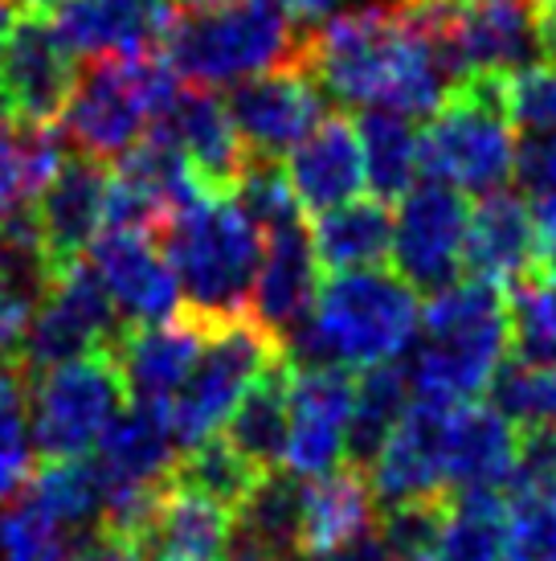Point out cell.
Instances as JSON below:
<instances>
[{
    "mask_svg": "<svg viewBox=\"0 0 556 561\" xmlns=\"http://www.w3.org/2000/svg\"><path fill=\"white\" fill-rule=\"evenodd\" d=\"M303 66L320 91L352 111L433 115L454 91L438 49L409 25L402 0H372L308 33Z\"/></svg>",
    "mask_w": 556,
    "mask_h": 561,
    "instance_id": "obj_1",
    "label": "cell"
},
{
    "mask_svg": "<svg viewBox=\"0 0 556 561\" xmlns=\"http://www.w3.org/2000/svg\"><path fill=\"white\" fill-rule=\"evenodd\" d=\"M417 332L421 304L397 271L332 275L311 320L287 341V360L294 369H377L402 357Z\"/></svg>",
    "mask_w": 556,
    "mask_h": 561,
    "instance_id": "obj_2",
    "label": "cell"
},
{
    "mask_svg": "<svg viewBox=\"0 0 556 561\" xmlns=\"http://www.w3.org/2000/svg\"><path fill=\"white\" fill-rule=\"evenodd\" d=\"M511 353V316L503 287L459 279L421 304V344L405 365L417 402L463 405L491 390Z\"/></svg>",
    "mask_w": 556,
    "mask_h": 561,
    "instance_id": "obj_3",
    "label": "cell"
},
{
    "mask_svg": "<svg viewBox=\"0 0 556 561\" xmlns=\"http://www.w3.org/2000/svg\"><path fill=\"white\" fill-rule=\"evenodd\" d=\"M160 250L176 271L185 312L209 324L250 316L266 234L233 197H205L172 214L160 234Z\"/></svg>",
    "mask_w": 556,
    "mask_h": 561,
    "instance_id": "obj_4",
    "label": "cell"
},
{
    "mask_svg": "<svg viewBox=\"0 0 556 561\" xmlns=\"http://www.w3.org/2000/svg\"><path fill=\"white\" fill-rule=\"evenodd\" d=\"M308 33L294 30L278 0H233L221 9H185L172 16L160 54L172 75L193 87H238L246 79L303 62Z\"/></svg>",
    "mask_w": 556,
    "mask_h": 561,
    "instance_id": "obj_5",
    "label": "cell"
},
{
    "mask_svg": "<svg viewBox=\"0 0 556 561\" xmlns=\"http://www.w3.org/2000/svg\"><path fill=\"white\" fill-rule=\"evenodd\" d=\"M176 91L181 79L160 49L91 58L78 70L70 107L62 115L66 140L94 160L127 157L139 140H148Z\"/></svg>",
    "mask_w": 556,
    "mask_h": 561,
    "instance_id": "obj_6",
    "label": "cell"
},
{
    "mask_svg": "<svg viewBox=\"0 0 556 561\" xmlns=\"http://www.w3.org/2000/svg\"><path fill=\"white\" fill-rule=\"evenodd\" d=\"M503 82L475 75L454 87L421 131V169L430 181L459 193L491 197L516 176V127L508 119Z\"/></svg>",
    "mask_w": 556,
    "mask_h": 561,
    "instance_id": "obj_7",
    "label": "cell"
},
{
    "mask_svg": "<svg viewBox=\"0 0 556 561\" xmlns=\"http://www.w3.org/2000/svg\"><path fill=\"white\" fill-rule=\"evenodd\" d=\"M127 405L131 390L115 348L58 365L33 377V447L46 463L86 459Z\"/></svg>",
    "mask_w": 556,
    "mask_h": 561,
    "instance_id": "obj_8",
    "label": "cell"
},
{
    "mask_svg": "<svg viewBox=\"0 0 556 561\" xmlns=\"http://www.w3.org/2000/svg\"><path fill=\"white\" fill-rule=\"evenodd\" d=\"M282 357H287V348L254 316H238V320L209 328L197 369L169 405L172 435L181 443V451L221 435V426L233 419V410L242 405L250 386L266 369H275Z\"/></svg>",
    "mask_w": 556,
    "mask_h": 561,
    "instance_id": "obj_9",
    "label": "cell"
},
{
    "mask_svg": "<svg viewBox=\"0 0 556 561\" xmlns=\"http://www.w3.org/2000/svg\"><path fill=\"white\" fill-rule=\"evenodd\" d=\"M127 336V324L119 320L103 279L91 263H70L49 287L46 304L37 308L16 365L30 377H42L58 365H70L78 357H91L99 348H119Z\"/></svg>",
    "mask_w": 556,
    "mask_h": 561,
    "instance_id": "obj_10",
    "label": "cell"
},
{
    "mask_svg": "<svg viewBox=\"0 0 556 561\" xmlns=\"http://www.w3.org/2000/svg\"><path fill=\"white\" fill-rule=\"evenodd\" d=\"M230 107L233 131L250 160H282L308 140L327 115V94L308 75V66H282L246 79L221 94Z\"/></svg>",
    "mask_w": 556,
    "mask_h": 561,
    "instance_id": "obj_11",
    "label": "cell"
},
{
    "mask_svg": "<svg viewBox=\"0 0 556 561\" xmlns=\"http://www.w3.org/2000/svg\"><path fill=\"white\" fill-rule=\"evenodd\" d=\"M466 226L471 202L459 188L426 181L397 209L393 221V266L426 299L447 291L466 271Z\"/></svg>",
    "mask_w": 556,
    "mask_h": 561,
    "instance_id": "obj_12",
    "label": "cell"
},
{
    "mask_svg": "<svg viewBox=\"0 0 556 561\" xmlns=\"http://www.w3.org/2000/svg\"><path fill=\"white\" fill-rule=\"evenodd\" d=\"M78 58L49 21L21 16L0 62V115L25 127H58L78 82Z\"/></svg>",
    "mask_w": 556,
    "mask_h": 561,
    "instance_id": "obj_13",
    "label": "cell"
},
{
    "mask_svg": "<svg viewBox=\"0 0 556 561\" xmlns=\"http://www.w3.org/2000/svg\"><path fill=\"white\" fill-rule=\"evenodd\" d=\"M86 263L103 279L111 304L127 328H152L185 312L176 271L152 234L103 230L86 250Z\"/></svg>",
    "mask_w": 556,
    "mask_h": 561,
    "instance_id": "obj_14",
    "label": "cell"
},
{
    "mask_svg": "<svg viewBox=\"0 0 556 561\" xmlns=\"http://www.w3.org/2000/svg\"><path fill=\"white\" fill-rule=\"evenodd\" d=\"M152 131L185 157L209 197H233L250 157L233 131L230 107L221 94L209 87H181L169 107L160 111Z\"/></svg>",
    "mask_w": 556,
    "mask_h": 561,
    "instance_id": "obj_15",
    "label": "cell"
},
{
    "mask_svg": "<svg viewBox=\"0 0 556 561\" xmlns=\"http://www.w3.org/2000/svg\"><path fill=\"white\" fill-rule=\"evenodd\" d=\"M356 402L352 369H294L291 381V438L282 468L299 480H324L344 463L348 419Z\"/></svg>",
    "mask_w": 556,
    "mask_h": 561,
    "instance_id": "obj_16",
    "label": "cell"
},
{
    "mask_svg": "<svg viewBox=\"0 0 556 561\" xmlns=\"http://www.w3.org/2000/svg\"><path fill=\"white\" fill-rule=\"evenodd\" d=\"M447 410L450 405L417 402L405 410L397 431L389 435L381 447L377 463L369 468V488L377 508H405V504H421V500L450 496L447 492Z\"/></svg>",
    "mask_w": 556,
    "mask_h": 561,
    "instance_id": "obj_17",
    "label": "cell"
},
{
    "mask_svg": "<svg viewBox=\"0 0 556 561\" xmlns=\"http://www.w3.org/2000/svg\"><path fill=\"white\" fill-rule=\"evenodd\" d=\"M107 197H111V169L107 160L82 157L70 152L66 164L49 185L37 193V205L30 214L37 221V234L46 242L49 259L58 271H66L70 263H78L91 242L103 234L107 221Z\"/></svg>",
    "mask_w": 556,
    "mask_h": 561,
    "instance_id": "obj_18",
    "label": "cell"
},
{
    "mask_svg": "<svg viewBox=\"0 0 556 561\" xmlns=\"http://www.w3.org/2000/svg\"><path fill=\"white\" fill-rule=\"evenodd\" d=\"M320 259L311 247V230L303 221L294 226H278L266 230V254L254 279V296H250V316L275 336L282 348L299 328L308 324L320 299Z\"/></svg>",
    "mask_w": 556,
    "mask_h": 561,
    "instance_id": "obj_19",
    "label": "cell"
},
{
    "mask_svg": "<svg viewBox=\"0 0 556 561\" xmlns=\"http://www.w3.org/2000/svg\"><path fill=\"white\" fill-rule=\"evenodd\" d=\"M454 37L471 79H511L544 62L536 37V0H454Z\"/></svg>",
    "mask_w": 556,
    "mask_h": 561,
    "instance_id": "obj_20",
    "label": "cell"
},
{
    "mask_svg": "<svg viewBox=\"0 0 556 561\" xmlns=\"http://www.w3.org/2000/svg\"><path fill=\"white\" fill-rule=\"evenodd\" d=\"M209 320L193 312H181L152 328H127L115 357L124 365L131 402L148 405H172V398L185 390L197 360L209 341Z\"/></svg>",
    "mask_w": 556,
    "mask_h": 561,
    "instance_id": "obj_21",
    "label": "cell"
},
{
    "mask_svg": "<svg viewBox=\"0 0 556 561\" xmlns=\"http://www.w3.org/2000/svg\"><path fill=\"white\" fill-rule=\"evenodd\" d=\"M282 169H287L294 202L311 209L315 218H324L332 209L356 202V193L369 185L360 131L340 111H332L324 124L282 160Z\"/></svg>",
    "mask_w": 556,
    "mask_h": 561,
    "instance_id": "obj_22",
    "label": "cell"
},
{
    "mask_svg": "<svg viewBox=\"0 0 556 561\" xmlns=\"http://www.w3.org/2000/svg\"><path fill=\"white\" fill-rule=\"evenodd\" d=\"M447 488L454 492H499L516 471L520 426L491 402H463L447 410Z\"/></svg>",
    "mask_w": 556,
    "mask_h": 561,
    "instance_id": "obj_23",
    "label": "cell"
},
{
    "mask_svg": "<svg viewBox=\"0 0 556 561\" xmlns=\"http://www.w3.org/2000/svg\"><path fill=\"white\" fill-rule=\"evenodd\" d=\"M466 271L471 279L516 287L536 275V218L520 193H491L471 205L466 226Z\"/></svg>",
    "mask_w": 556,
    "mask_h": 561,
    "instance_id": "obj_24",
    "label": "cell"
},
{
    "mask_svg": "<svg viewBox=\"0 0 556 561\" xmlns=\"http://www.w3.org/2000/svg\"><path fill=\"white\" fill-rule=\"evenodd\" d=\"M233 537V513L221 504L164 483L131 546L143 561H225Z\"/></svg>",
    "mask_w": 556,
    "mask_h": 561,
    "instance_id": "obj_25",
    "label": "cell"
},
{
    "mask_svg": "<svg viewBox=\"0 0 556 561\" xmlns=\"http://www.w3.org/2000/svg\"><path fill=\"white\" fill-rule=\"evenodd\" d=\"M393 221L397 214L377 197L332 209L311 226V247L327 275H356V271H381L393 259Z\"/></svg>",
    "mask_w": 556,
    "mask_h": 561,
    "instance_id": "obj_26",
    "label": "cell"
},
{
    "mask_svg": "<svg viewBox=\"0 0 556 561\" xmlns=\"http://www.w3.org/2000/svg\"><path fill=\"white\" fill-rule=\"evenodd\" d=\"M372 504L377 500L364 471L340 468L311 480L303 492V558L320 561L364 537L372 529Z\"/></svg>",
    "mask_w": 556,
    "mask_h": 561,
    "instance_id": "obj_27",
    "label": "cell"
},
{
    "mask_svg": "<svg viewBox=\"0 0 556 561\" xmlns=\"http://www.w3.org/2000/svg\"><path fill=\"white\" fill-rule=\"evenodd\" d=\"M291 381H294V365L282 357L275 369H266L250 386L242 405L225 422V438L263 476L282 471V459H287V438H291Z\"/></svg>",
    "mask_w": 556,
    "mask_h": 561,
    "instance_id": "obj_28",
    "label": "cell"
},
{
    "mask_svg": "<svg viewBox=\"0 0 556 561\" xmlns=\"http://www.w3.org/2000/svg\"><path fill=\"white\" fill-rule=\"evenodd\" d=\"M409 405H414V381H409V369L402 360H389V365L364 369L356 377V402L352 419H348L344 463L356 471H369Z\"/></svg>",
    "mask_w": 556,
    "mask_h": 561,
    "instance_id": "obj_29",
    "label": "cell"
},
{
    "mask_svg": "<svg viewBox=\"0 0 556 561\" xmlns=\"http://www.w3.org/2000/svg\"><path fill=\"white\" fill-rule=\"evenodd\" d=\"M70 157L62 124L58 127H25L0 115V221L25 214L30 197L49 185V176Z\"/></svg>",
    "mask_w": 556,
    "mask_h": 561,
    "instance_id": "obj_30",
    "label": "cell"
},
{
    "mask_svg": "<svg viewBox=\"0 0 556 561\" xmlns=\"http://www.w3.org/2000/svg\"><path fill=\"white\" fill-rule=\"evenodd\" d=\"M360 148H364V176L377 202H405L417 188L421 169V131L414 119L393 111H360L356 119Z\"/></svg>",
    "mask_w": 556,
    "mask_h": 561,
    "instance_id": "obj_31",
    "label": "cell"
},
{
    "mask_svg": "<svg viewBox=\"0 0 556 561\" xmlns=\"http://www.w3.org/2000/svg\"><path fill=\"white\" fill-rule=\"evenodd\" d=\"M169 483L213 500L225 513H238L254 496V488L263 483V471L254 468L225 435H213L176 455V468H172Z\"/></svg>",
    "mask_w": 556,
    "mask_h": 561,
    "instance_id": "obj_32",
    "label": "cell"
},
{
    "mask_svg": "<svg viewBox=\"0 0 556 561\" xmlns=\"http://www.w3.org/2000/svg\"><path fill=\"white\" fill-rule=\"evenodd\" d=\"M303 492L308 483L291 471H270L254 488V496L233 513V525L263 541L278 561L303 558Z\"/></svg>",
    "mask_w": 556,
    "mask_h": 561,
    "instance_id": "obj_33",
    "label": "cell"
},
{
    "mask_svg": "<svg viewBox=\"0 0 556 561\" xmlns=\"http://www.w3.org/2000/svg\"><path fill=\"white\" fill-rule=\"evenodd\" d=\"M25 496L37 500L66 533H74L78 541L103 529L107 496L94 459H66V463H42Z\"/></svg>",
    "mask_w": 556,
    "mask_h": 561,
    "instance_id": "obj_34",
    "label": "cell"
},
{
    "mask_svg": "<svg viewBox=\"0 0 556 561\" xmlns=\"http://www.w3.org/2000/svg\"><path fill=\"white\" fill-rule=\"evenodd\" d=\"M508 496L503 492H450L447 529L430 561H503Z\"/></svg>",
    "mask_w": 556,
    "mask_h": 561,
    "instance_id": "obj_35",
    "label": "cell"
},
{
    "mask_svg": "<svg viewBox=\"0 0 556 561\" xmlns=\"http://www.w3.org/2000/svg\"><path fill=\"white\" fill-rule=\"evenodd\" d=\"M33 377L16 360H0V500H16L33 483Z\"/></svg>",
    "mask_w": 556,
    "mask_h": 561,
    "instance_id": "obj_36",
    "label": "cell"
},
{
    "mask_svg": "<svg viewBox=\"0 0 556 561\" xmlns=\"http://www.w3.org/2000/svg\"><path fill=\"white\" fill-rule=\"evenodd\" d=\"M0 561H78V537L21 492L0 508Z\"/></svg>",
    "mask_w": 556,
    "mask_h": 561,
    "instance_id": "obj_37",
    "label": "cell"
},
{
    "mask_svg": "<svg viewBox=\"0 0 556 561\" xmlns=\"http://www.w3.org/2000/svg\"><path fill=\"white\" fill-rule=\"evenodd\" d=\"M487 393L495 410L520 431H556V365L508 360Z\"/></svg>",
    "mask_w": 556,
    "mask_h": 561,
    "instance_id": "obj_38",
    "label": "cell"
},
{
    "mask_svg": "<svg viewBox=\"0 0 556 561\" xmlns=\"http://www.w3.org/2000/svg\"><path fill=\"white\" fill-rule=\"evenodd\" d=\"M511 348L516 360L556 365V283L532 275L508 291Z\"/></svg>",
    "mask_w": 556,
    "mask_h": 561,
    "instance_id": "obj_39",
    "label": "cell"
},
{
    "mask_svg": "<svg viewBox=\"0 0 556 561\" xmlns=\"http://www.w3.org/2000/svg\"><path fill=\"white\" fill-rule=\"evenodd\" d=\"M503 99H508V119L520 131V140H544L556 136V66L536 62L511 75L503 82Z\"/></svg>",
    "mask_w": 556,
    "mask_h": 561,
    "instance_id": "obj_40",
    "label": "cell"
},
{
    "mask_svg": "<svg viewBox=\"0 0 556 561\" xmlns=\"http://www.w3.org/2000/svg\"><path fill=\"white\" fill-rule=\"evenodd\" d=\"M447 516H450V496L405 504V508L385 513L381 537H385V546L393 549L397 561H430V553L438 549V537L447 529Z\"/></svg>",
    "mask_w": 556,
    "mask_h": 561,
    "instance_id": "obj_41",
    "label": "cell"
},
{
    "mask_svg": "<svg viewBox=\"0 0 556 561\" xmlns=\"http://www.w3.org/2000/svg\"><path fill=\"white\" fill-rule=\"evenodd\" d=\"M516 185L524 188L528 202L556 197V136L516 144Z\"/></svg>",
    "mask_w": 556,
    "mask_h": 561,
    "instance_id": "obj_42",
    "label": "cell"
},
{
    "mask_svg": "<svg viewBox=\"0 0 556 561\" xmlns=\"http://www.w3.org/2000/svg\"><path fill=\"white\" fill-rule=\"evenodd\" d=\"M532 218H536V275L556 283V197L532 202Z\"/></svg>",
    "mask_w": 556,
    "mask_h": 561,
    "instance_id": "obj_43",
    "label": "cell"
},
{
    "mask_svg": "<svg viewBox=\"0 0 556 561\" xmlns=\"http://www.w3.org/2000/svg\"><path fill=\"white\" fill-rule=\"evenodd\" d=\"M278 4H282V13L294 21V30L315 33L320 25H327L332 16H340L348 0H278Z\"/></svg>",
    "mask_w": 556,
    "mask_h": 561,
    "instance_id": "obj_44",
    "label": "cell"
},
{
    "mask_svg": "<svg viewBox=\"0 0 556 561\" xmlns=\"http://www.w3.org/2000/svg\"><path fill=\"white\" fill-rule=\"evenodd\" d=\"M320 561H397V558H393V549L385 546L381 529H369L364 537H356L352 546L336 549V553H327V558H320Z\"/></svg>",
    "mask_w": 556,
    "mask_h": 561,
    "instance_id": "obj_45",
    "label": "cell"
},
{
    "mask_svg": "<svg viewBox=\"0 0 556 561\" xmlns=\"http://www.w3.org/2000/svg\"><path fill=\"white\" fill-rule=\"evenodd\" d=\"M536 37H541V58L556 66V0H536Z\"/></svg>",
    "mask_w": 556,
    "mask_h": 561,
    "instance_id": "obj_46",
    "label": "cell"
},
{
    "mask_svg": "<svg viewBox=\"0 0 556 561\" xmlns=\"http://www.w3.org/2000/svg\"><path fill=\"white\" fill-rule=\"evenodd\" d=\"M21 16H33V21H49V16L62 9L66 0H9Z\"/></svg>",
    "mask_w": 556,
    "mask_h": 561,
    "instance_id": "obj_47",
    "label": "cell"
},
{
    "mask_svg": "<svg viewBox=\"0 0 556 561\" xmlns=\"http://www.w3.org/2000/svg\"><path fill=\"white\" fill-rule=\"evenodd\" d=\"M16 9L9 4V0H0V62H4V54H9V42H13V33H16Z\"/></svg>",
    "mask_w": 556,
    "mask_h": 561,
    "instance_id": "obj_48",
    "label": "cell"
},
{
    "mask_svg": "<svg viewBox=\"0 0 556 561\" xmlns=\"http://www.w3.org/2000/svg\"><path fill=\"white\" fill-rule=\"evenodd\" d=\"M176 4H188V9H221V4H233V0H176Z\"/></svg>",
    "mask_w": 556,
    "mask_h": 561,
    "instance_id": "obj_49",
    "label": "cell"
},
{
    "mask_svg": "<svg viewBox=\"0 0 556 561\" xmlns=\"http://www.w3.org/2000/svg\"><path fill=\"white\" fill-rule=\"evenodd\" d=\"M553 561H556V553H553Z\"/></svg>",
    "mask_w": 556,
    "mask_h": 561,
    "instance_id": "obj_50",
    "label": "cell"
}]
</instances>
